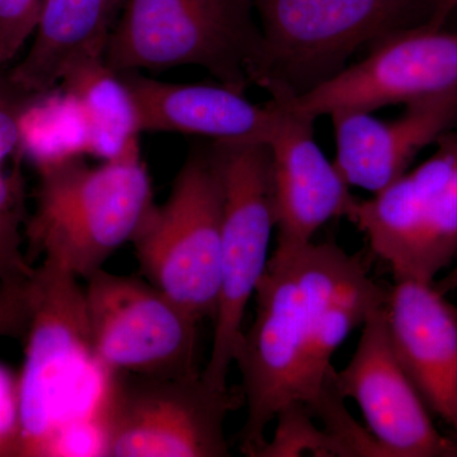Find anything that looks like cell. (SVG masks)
Returning <instances> with one entry per match:
<instances>
[{
  "mask_svg": "<svg viewBox=\"0 0 457 457\" xmlns=\"http://www.w3.org/2000/svg\"><path fill=\"white\" fill-rule=\"evenodd\" d=\"M335 164L350 187L378 194L405 173L427 146L457 128V88L405 104L398 119L337 111Z\"/></svg>",
  "mask_w": 457,
  "mask_h": 457,
  "instance_id": "cell-14",
  "label": "cell"
},
{
  "mask_svg": "<svg viewBox=\"0 0 457 457\" xmlns=\"http://www.w3.org/2000/svg\"><path fill=\"white\" fill-rule=\"evenodd\" d=\"M386 306V305H385ZM363 323L356 350L335 386L359 404L385 457H455V438L442 435L390 342L386 309Z\"/></svg>",
  "mask_w": 457,
  "mask_h": 457,
  "instance_id": "cell-12",
  "label": "cell"
},
{
  "mask_svg": "<svg viewBox=\"0 0 457 457\" xmlns=\"http://www.w3.org/2000/svg\"><path fill=\"white\" fill-rule=\"evenodd\" d=\"M303 403H291L276 417L278 427L258 457H347L339 441L324 427Z\"/></svg>",
  "mask_w": 457,
  "mask_h": 457,
  "instance_id": "cell-21",
  "label": "cell"
},
{
  "mask_svg": "<svg viewBox=\"0 0 457 457\" xmlns=\"http://www.w3.org/2000/svg\"><path fill=\"white\" fill-rule=\"evenodd\" d=\"M126 0H46L25 55L8 68L27 92L55 88L75 66L104 59Z\"/></svg>",
  "mask_w": 457,
  "mask_h": 457,
  "instance_id": "cell-17",
  "label": "cell"
},
{
  "mask_svg": "<svg viewBox=\"0 0 457 457\" xmlns=\"http://www.w3.org/2000/svg\"><path fill=\"white\" fill-rule=\"evenodd\" d=\"M20 381L0 363V457H18Z\"/></svg>",
  "mask_w": 457,
  "mask_h": 457,
  "instance_id": "cell-23",
  "label": "cell"
},
{
  "mask_svg": "<svg viewBox=\"0 0 457 457\" xmlns=\"http://www.w3.org/2000/svg\"><path fill=\"white\" fill-rule=\"evenodd\" d=\"M21 153L35 168L87 155L82 114L59 86L29 99L21 119Z\"/></svg>",
  "mask_w": 457,
  "mask_h": 457,
  "instance_id": "cell-19",
  "label": "cell"
},
{
  "mask_svg": "<svg viewBox=\"0 0 457 457\" xmlns=\"http://www.w3.org/2000/svg\"><path fill=\"white\" fill-rule=\"evenodd\" d=\"M104 62L117 73L198 66L245 93L263 79L253 0H126Z\"/></svg>",
  "mask_w": 457,
  "mask_h": 457,
  "instance_id": "cell-4",
  "label": "cell"
},
{
  "mask_svg": "<svg viewBox=\"0 0 457 457\" xmlns=\"http://www.w3.org/2000/svg\"><path fill=\"white\" fill-rule=\"evenodd\" d=\"M457 88V31L411 27L370 45L368 56L291 106L317 120L337 111L372 112Z\"/></svg>",
  "mask_w": 457,
  "mask_h": 457,
  "instance_id": "cell-11",
  "label": "cell"
},
{
  "mask_svg": "<svg viewBox=\"0 0 457 457\" xmlns=\"http://www.w3.org/2000/svg\"><path fill=\"white\" fill-rule=\"evenodd\" d=\"M435 286L444 295L457 291V260L453 264V267H451V270L442 276L440 281L435 282Z\"/></svg>",
  "mask_w": 457,
  "mask_h": 457,
  "instance_id": "cell-26",
  "label": "cell"
},
{
  "mask_svg": "<svg viewBox=\"0 0 457 457\" xmlns=\"http://www.w3.org/2000/svg\"><path fill=\"white\" fill-rule=\"evenodd\" d=\"M46 0H0V69L11 68L31 41Z\"/></svg>",
  "mask_w": 457,
  "mask_h": 457,
  "instance_id": "cell-22",
  "label": "cell"
},
{
  "mask_svg": "<svg viewBox=\"0 0 457 457\" xmlns=\"http://www.w3.org/2000/svg\"><path fill=\"white\" fill-rule=\"evenodd\" d=\"M456 442H457V441H456ZM455 457H457V445H456V455H455Z\"/></svg>",
  "mask_w": 457,
  "mask_h": 457,
  "instance_id": "cell-27",
  "label": "cell"
},
{
  "mask_svg": "<svg viewBox=\"0 0 457 457\" xmlns=\"http://www.w3.org/2000/svg\"><path fill=\"white\" fill-rule=\"evenodd\" d=\"M22 156L0 150V284L29 278L26 253L27 189Z\"/></svg>",
  "mask_w": 457,
  "mask_h": 457,
  "instance_id": "cell-20",
  "label": "cell"
},
{
  "mask_svg": "<svg viewBox=\"0 0 457 457\" xmlns=\"http://www.w3.org/2000/svg\"><path fill=\"white\" fill-rule=\"evenodd\" d=\"M222 179L221 282L212 352L201 376L227 389L243 320L270 260L276 230L272 161L266 143H216Z\"/></svg>",
  "mask_w": 457,
  "mask_h": 457,
  "instance_id": "cell-8",
  "label": "cell"
},
{
  "mask_svg": "<svg viewBox=\"0 0 457 457\" xmlns=\"http://www.w3.org/2000/svg\"><path fill=\"white\" fill-rule=\"evenodd\" d=\"M385 309L399 362L457 441V306L433 284L398 281Z\"/></svg>",
  "mask_w": 457,
  "mask_h": 457,
  "instance_id": "cell-15",
  "label": "cell"
},
{
  "mask_svg": "<svg viewBox=\"0 0 457 457\" xmlns=\"http://www.w3.org/2000/svg\"><path fill=\"white\" fill-rule=\"evenodd\" d=\"M29 324V278L0 284V337L23 341Z\"/></svg>",
  "mask_w": 457,
  "mask_h": 457,
  "instance_id": "cell-24",
  "label": "cell"
},
{
  "mask_svg": "<svg viewBox=\"0 0 457 457\" xmlns=\"http://www.w3.org/2000/svg\"><path fill=\"white\" fill-rule=\"evenodd\" d=\"M263 40L260 88L294 96L335 78L361 47L427 25L436 0H253Z\"/></svg>",
  "mask_w": 457,
  "mask_h": 457,
  "instance_id": "cell-6",
  "label": "cell"
},
{
  "mask_svg": "<svg viewBox=\"0 0 457 457\" xmlns=\"http://www.w3.org/2000/svg\"><path fill=\"white\" fill-rule=\"evenodd\" d=\"M119 74L137 106L141 134L177 132L216 143L267 144L275 129V99L257 104L220 83H168L141 71Z\"/></svg>",
  "mask_w": 457,
  "mask_h": 457,
  "instance_id": "cell-16",
  "label": "cell"
},
{
  "mask_svg": "<svg viewBox=\"0 0 457 457\" xmlns=\"http://www.w3.org/2000/svg\"><path fill=\"white\" fill-rule=\"evenodd\" d=\"M435 145L423 163L356 200L347 218L395 282L435 284L457 260V131Z\"/></svg>",
  "mask_w": 457,
  "mask_h": 457,
  "instance_id": "cell-9",
  "label": "cell"
},
{
  "mask_svg": "<svg viewBox=\"0 0 457 457\" xmlns=\"http://www.w3.org/2000/svg\"><path fill=\"white\" fill-rule=\"evenodd\" d=\"M84 287L90 337L104 371L185 378L198 371L196 320L149 281L104 269Z\"/></svg>",
  "mask_w": 457,
  "mask_h": 457,
  "instance_id": "cell-10",
  "label": "cell"
},
{
  "mask_svg": "<svg viewBox=\"0 0 457 457\" xmlns=\"http://www.w3.org/2000/svg\"><path fill=\"white\" fill-rule=\"evenodd\" d=\"M243 405L240 387L215 389L201 372L154 378L104 371L92 416L98 456H230L225 422Z\"/></svg>",
  "mask_w": 457,
  "mask_h": 457,
  "instance_id": "cell-5",
  "label": "cell"
},
{
  "mask_svg": "<svg viewBox=\"0 0 457 457\" xmlns=\"http://www.w3.org/2000/svg\"><path fill=\"white\" fill-rule=\"evenodd\" d=\"M222 179L212 144L191 150L132 240L144 278L188 314L215 318L221 282Z\"/></svg>",
  "mask_w": 457,
  "mask_h": 457,
  "instance_id": "cell-7",
  "label": "cell"
},
{
  "mask_svg": "<svg viewBox=\"0 0 457 457\" xmlns=\"http://www.w3.org/2000/svg\"><path fill=\"white\" fill-rule=\"evenodd\" d=\"M59 87L71 96L82 114L87 155L108 161L139 140V119L130 90L104 59L75 66Z\"/></svg>",
  "mask_w": 457,
  "mask_h": 457,
  "instance_id": "cell-18",
  "label": "cell"
},
{
  "mask_svg": "<svg viewBox=\"0 0 457 457\" xmlns=\"http://www.w3.org/2000/svg\"><path fill=\"white\" fill-rule=\"evenodd\" d=\"M255 315L234 353L246 408L243 455L258 457L279 411L303 403L321 423L345 405L332 359L389 290L335 242L276 245L255 287Z\"/></svg>",
  "mask_w": 457,
  "mask_h": 457,
  "instance_id": "cell-1",
  "label": "cell"
},
{
  "mask_svg": "<svg viewBox=\"0 0 457 457\" xmlns=\"http://www.w3.org/2000/svg\"><path fill=\"white\" fill-rule=\"evenodd\" d=\"M20 381L18 457L79 455L89 440L104 371L93 350L79 278L41 258L29 279V324Z\"/></svg>",
  "mask_w": 457,
  "mask_h": 457,
  "instance_id": "cell-2",
  "label": "cell"
},
{
  "mask_svg": "<svg viewBox=\"0 0 457 457\" xmlns=\"http://www.w3.org/2000/svg\"><path fill=\"white\" fill-rule=\"evenodd\" d=\"M456 11L457 0H436L435 12L427 25L435 29L446 27L447 21L456 13Z\"/></svg>",
  "mask_w": 457,
  "mask_h": 457,
  "instance_id": "cell-25",
  "label": "cell"
},
{
  "mask_svg": "<svg viewBox=\"0 0 457 457\" xmlns=\"http://www.w3.org/2000/svg\"><path fill=\"white\" fill-rule=\"evenodd\" d=\"M278 112L267 145L272 161L276 245L312 242L333 219L348 218L357 198L315 140V119L291 106L293 93L272 88Z\"/></svg>",
  "mask_w": 457,
  "mask_h": 457,
  "instance_id": "cell-13",
  "label": "cell"
},
{
  "mask_svg": "<svg viewBox=\"0 0 457 457\" xmlns=\"http://www.w3.org/2000/svg\"><path fill=\"white\" fill-rule=\"evenodd\" d=\"M37 186L27 218L29 262L51 258L88 278L132 243L155 206L139 140L101 164L83 156L36 168Z\"/></svg>",
  "mask_w": 457,
  "mask_h": 457,
  "instance_id": "cell-3",
  "label": "cell"
}]
</instances>
